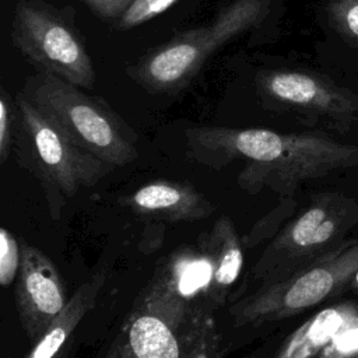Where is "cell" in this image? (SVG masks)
Listing matches in <instances>:
<instances>
[{
    "label": "cell",
    "mask_w": 358,
    "mask_h": 358,
    "mask_svg": "<svg viewBox=\"0 0 358 358\" xmlns=\"http://www.w3.org/2000/svg\"><path fill=\"white\" fill-rule=\"evenodd\" d=\"M185 137L189 155L204 166L220 169L243 159L236 182L249 194L270 189L292 196L306 180L358 166V145L322 133L197 126L186 129Z\"/></svg>",
    "instance_id": "cell-1"
},
{
    "label": "cell",
    "mask_w": 358,
    "mask_h": 358,
    "mask_svg": "<svg viewBox=\"0 0 358 358\" xmlns=\"http://www.w3.org/2000/svg\"><path fill=\"white\" fill-rule=\"evenodd\" d=\"M14 147L21 165L41 182L53 220L63 204L103 179L115 166L77 145L22 92L15 98Z\"/></svg>",
    "instance_id": "cell-2"
},
{
    "label": "cell",
    "mask_w": 358,
    "mask_h": 358,
    "mask_svg": "<svg viewBox=\"0 0 358 358\" xmlns=\"http://www.w3.org/2000/svg\"><path fill=\"white\" fill-rule=\"evenodd\" d=\"M273 4L274 0H234L211 24L180 32L151 49L129 67L127 74L148 92H176L197 76L218 48L259 27Z\"/></svg>",
    "instance_id": "cell-3"
},
{
    "label": "cell",
    "mask_w": 358,
    "mask_h": 358,
    "mask_svg": "<svg viewBox=\"0 0 358 358\" xmlns=\"http://www.w3.org/2000/svg\"><path fill=\"white\" fill-rule=\"evenodd\" d=\"M358 224V203L341 193L316 194L267 245L249 271L259 287L284 280L343 249Z\"/></svg>",
    "instance_id": "cell-4"
},
{
    "label": "cell",
    "mask_w": 358,
    "mask_h": 358,
    "mask_svg": "<svg viewBox=\"0 0 358 358\" xmlns=\"http://www.w3.org/2000/svg\"><path fill=\"white\" fill-rule=\"evenodd\" d=\"M52 74L29 77L21 90L77 145L108 162L124 166L138 152L133 130L98 96Z\"/></svg>",
    "instance_id": "cell-5"
},
{
    "label": "cell",
    "mask_w": 358,
    "mask_h": 358,
    "mask_svg": "<svg viewBox=\"0 0 358 358\" xmlns=\"http://www.w3.org/2000/svg\"><path fill=\"white\" fill-rule=\"evenodd\" d=\"M214 324L208 309L182 299L155 274L126 320L120 358H183Z\"/></svg>",
    "instance_id": "cell-6"
},
{
    "label": "cell",
    "mask_w": 358,
    "mask_h": 358,
    "mask_svg": "<svg viewBox=\"0 0 358 358\" xmlns=\"http://www.w3.org/2000/svg\"><path fill=\"white\" fill-rule=\"evenodd\" d=\"M13 45L22 56L46 73L80 88L95 83V69L73 8L60 10L45 0H18L11 22Z\"/></svg>",
    "instance_id": "cell-7"
},
{
    "label": "cell",
    "mask_w": 358,
    "mask_h": 358,
    "mask_svg": "<svg viewBox=\"0 0 358 358\" xmlns=\"http://www.w3.org/2000/svg\"><path fill=\"white\" fill-rule=\"evenodd\" d=\"M358 271V239L337 253L239 299L229 315L236 327L277 322L313 308L348 289Z\"/></svg>",
    "instance_id": "cell-8"
},
{
    "label": "cell",
    "mask_w": 358,
    "mask_h": 358,
    "mask_svg": "<svg viewBox=\"0 0 358 358\" xmlns=\"http://www.w3.org/2000/svg\"><path fill=\"white\" fill-rule=\"evenodd\" d=\"M255 83L267 108L315 117L338 131L358 126V94L323 74L295 69L262 70Z\"/></svg>",
    "instance_id": "cell-9"
},
{
    "label": "cell",
    "mask_w": 358,
    "mask_h": 358,
    "mask_svg": "<svg viewBox=\"0 0 358 358\" xmlns=\"http://www.w3.org/2000/svg\"><path fill=\"white\" fill-rule=\"evenodd\" d=\"M21 264L15 278L20 322L35 344L66 306L69 298L55 263L36 246L21 241Z\"/></svg>",
    "instance_id": "cell-10"
},
{
    "label": "cell",
    "mask_w": 358,
    "mask_h": 358,
    "mask_svg": "<svg viewBox=\"0 0 358 358\" xmlns=\"http://www.w3.org/2000/svg\"><path fill=\"white\" fill-rule=\"evenodd\" d=\"M120 204L140 217L166 222L199 221L214 213L211 201L192 183L165 179L144 183Z\"/></svg>",
    "instance_id": "cell-11"
},
{
    "label": "cell",
    "mask_w": 358,
    "mask_h": 358,
    "mask_svg": "<svg viewBox=\"0 0 358 358\" xmlns=\"http://www.w3.org/2000/svg\"><path fill=\"white\" fill-rule=\"evenodd\" d=\"M197 246L206 255L210 266L207 302L210 309H217L225 303L243 266L241 239L229 217L221 215L217 218L211 229L201 236Z\"/></svg>",
    "instance_id": "cell-12"
},
{
    "label": "cell",
    "mask_w": 358,
    "mask_h": 358,
    "mask_svg": "<svg viewBox=\"0 0 358 358\" xmlns=\"http://www.w3.org/2000/svg\"><path fill=\"white\" fill-rule=\"evenodd\" d=\"M358 317V303L345 301L317 312L291 333L274 358H316Z\"/></svg>",
    "instance_id": "cell-13"
},
{
    "label": "cell",
    "mask_w": 358,
    "mask_h": 358,
    "mask_svg": "<svg viewBox=\"0 0 358 358\" xmlns=\"http://www.w3.org/2000/svg\"><path fill=\"white\" fill-rule=\"evenodd\" d=\"M105 280L106 273L98 271L83 282L25 358H55L83 317L94 308Z\"/></svg>",
    "instance_id": "cell-14"
},
{
    "label": "cell",
    "mask_w": 358,
    "mask_h": 358,
    "mask_svg": "<svg viewBox=\"0 0 358 358\" xmlns=\"http://www.w3.org/2000/svg\"><path fill=\"white\" fill-rule=\"evenodd\" d=\"M326 17L330 28L344 42L358 48V0H329Z\"/></svg>",
    "instance_id": "cell-15"
},
{
    "label": "cell",
    "mask_w": 358,
    "mask_h": 358,
    "mask_svg": "<svg viewBox=\"0 0 358 358\" xmlns=\"http://www.w3.org/2000/svg\"><path fill=\"white\" fill-rule=\"evenodd\" d=\"M178 0H134L122 18L116 22V28L127 31L148 22L157 15L165 13Z\"/></svg>",
    "instance_id": "cell-16"
},
{
    "label": "cell",
    "mask_w": 358,
    "mask_h": 358,
    "mask_svg": "<svg viewBox=\"0 0 358 358\" xmlns=\"http://www.w3.org/2000/svg\"><path fill=\"white\" fill-rule=\"evenodd\" d=\"M21 245L7 228H0V284L8 287L18 274Z\"/></svg>",
    "instance_id": "cell-17"
},
{
    "label": "cell",
    "mask_w": 358,
    "mask_h": 358,
    "mask_svg": "<svg viewBox=\"0 0 358 358\" xmlns=\"http://www.w3.org/2000/svg\"><path fill=\"white\" fill-rule=\"evenodd\" d=\"M15 134V101L7 91H0V162L4 164L10 155Z\"/></svg>",
    "instance_id": "cell-18"
},
{
    "label": "cell",
    "mask_w": 358,
    "mask_h": 358,
    "mask_svg": "<svg viewBox=\"0 0 358 358\" xmlns=\"http://www.w3.org/2000/svg\"><path fill=\"white\" fill-rule=\"evenodd\" d=\"M92 14L106 21H119L134 0H80Z\"/></svg>",
    "instance_id": "cell-19"
},
{
    "label": "cell",
    "mask_w": 358,
    "mask_h": 358,
    "mask_svg": "<svg viewBox=\"0 0 358 358\" xmlns=\"http://www.w3.org/2000/svg\"><path fill=\"white\" fill-rule=\"evenodd\" d=\"M183 358H220V334L214 324L183 355Z\"/></svg>",
    "instance_id": "cell-20"
},
{
    "label": "cell",
    "mask_w": 358,
    "mask_h": 358,
    "mask_svg": "<svg viewBox=\"0 0 358 358\" xmlns=\"http://www.w3.org/2000/svg\"><path fill=\"white\" fill-rule=\"evenodd\" d=\"M105 358H120V341H119V338H117L116 343L112 345V348H110L109 352L105 355Z\"/></svg>",
    "instance_id": "cell-21"
},
{
    "label": "cell",
    "mask_w": 358,
    "mask_h": 358,
    "mask_svg": "<svg viewBox=\"0 0 358 358\" xmlns=\"http://www.w3.org/2000/svg\"><path fill=\"white\" fill-rule=\"evenodd\" d=\"M348 289L352 291L355 295H358V271L355 273L354 278L351 280V282H350V285H348Z\"/></svg>",
    "instance_id": "cell-22"
}]
</instances>
